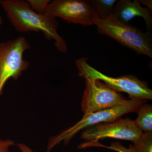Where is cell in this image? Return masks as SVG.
Here are the masks:
<instances>
[{
	"instance_id": "1",
	"label": "cell",
	"mask_w": 152,
	"mask_h": 152,
	"mask_svg": "<svg viewBox=\"0 0 152 152\" xmlns=\"http://www.w3.org/2000/svg\"><path fill=\"white\" fill-rule=\"evenodd\" d=\"M0 5L17 31L42 32L48 39L54 41L55 46L61 53H66V42L57 32L58 23L56 18L46 14L37 13L31 9L27 1L1 0Z\"/></svg>"
},
{
	"instance_id": "2",
	"label": "cell",
	"mask_w": 152,
	"mask_h": 152,
	"mask_svg": "<svg viewBox=\"0 0 152 152\" xmlns=\"http://www.w3.org/2000/svg\"><path fill=\"white\" fill-rule=\"evenodd\" d=\"M94 22L99 34L112 38L137 55L152 58L151 31L143 32L134 26L119 21L112 15L104 20L96 16Z\"/></svg>"
},
{
	"instance_id": "3",
	"label": "cell",
	"mask_w": 152,
	"mask_h": 152,
	"mask_svg": "<svg viewBox=\"0 0 152 152\" xmlns=\"http://www.w3.org/2000/svg\"><path fill=\"white\" fill-rule=\"evenodd\" d=\"M147 100L130 99L122 105L87 114L76 124L54 137L49 139L47 149L50 152L54 147L61 142L68 144L76 134L82 130L102 123L110 122L121 118L125 114L136 113Z\"/></svg>"
},
{
	"instance_id": "4",
	"label": "cell",
	"mask_w": 152,
	"mask_h": 152,
	"mask_svg": "<svg viewBox=\"0 0 152 152\" xmlns=\"http://www.w3.org/2000/svg\"><path fill=\"white\" fill-rule=\"evenodd\" d=\"M87 60L84 57L76 60V65L80 77L99 80L116 91L127 93L130 99H152V90L145 82L131 75L117 77H109L90 65Z\"/></svg>"
},
{
	"instance_id": "5",
	"label": "cell",
	"mask_w": 152,
	"mask_h": 152,
	"mask_svg": "<svg viewBox=\"0 0 152 152\" xmlns=\"http://www.w3.org/2000/svg\"><path fill=\"white\" fill-rule=\"evenodd\" d=\"M31 45L24 37L0 42V97L9 79L17 80L27 69L29 63L24 60V52Z\"/></svg>"
},
{
	"instance_id": "6",
	"label": "cell",
	"mask_w": 152,
	"mask_h": 152,
	"mask_svg": "<svg viewBox=\"0 0 152 152\" xmlns=\"http://www.w3.org/2000/svg\"><path fill=\"white\" fill-rule=\"evenodd\" d=\"M86 88L81 102L84 114L112 108L127 103L126 99L118 92L99 80L84 77Z\"/></svg>"
},
{
	"instance_id": "7",
	"label": "cell",
	"mask_w": 152,
	"mask_h": 152,
	"mask_svg": "<svg viewBox=\"0 0 152 152\" xmlns=\"http://www.w3.org/2000/svg\"><path fill=\"white\" fill-rule=\"evenodd\" d=\"M45 14L85 26L94 25L96 16L90 0H54L47 6Z\"/></svg>"
},
{
	"instance_id": "8",
	"label": "cell",
	"mask_w": 152,
	"mask_h": 152,
	"mask_svg": "<svg viewBox=\"0 0 152 152\" xmlns=\"http://www.w3.org/2000/svg\"><path fill=\"white\" fill-rule=\"evenodd\" d=\"M141 130L131 118L121 119L110 122L102 123L86 129L81 138L88 142L110 138L136 141L141 136Z\"/></svg>"
},
{
	"instance_id": "9",
	"label": "cell",
	"mask_w": 152,
	"mask_h": 152,
	"mask_svg": "<svg viewBox=\"0 0 152 152\" xmlns=\"http://www.w3.org/2000/svg\"><path fill=\"white\" fill-rule=\"evenodd\" d=\"M112 15L118 20L125 24L136 17H142L146 24L148 31L152 27V12L146 7H143L138 0H120L116 3Z\"/></svg>"
},
{
	"instance_id": "10",
	"label": "cell",
	"mask_w": 152,
	"mask_h": 152,
	"mask_svg": "<svg viewBox=\"0 0 152 152\" xmlns=\"http://www.w3.org/2000/svg\"><path fill=\"white\" fill-rule=\"evenodd\" d=\"M137 119L134 121L136 126L144 133L152 132V106L144 104L138 110Z\"/></svg>"
},
{
	"instance_id": "11",
	"label": "cell",
	"mask_w": 152,
	"mask_h": 152,
	"mask_svg": "<svg viewBox=\"0 0 152 152\" xmlns=\"http://www.w3.org/2000/svg\"><path fill=\"white\" fill-rule=\"evenodd\" d=\"M96 16L104 20L112 14L117 0H90Z\"/></svg>"
},
{
	"instance_id": "12",
	"label": "cell",
	"mask_w": 152,
	"mask_h": 152,
	"mask_svg": "<svg viewBox=\"0 0 152 152\" xmlns=\"http://www.w3.org/2000/svg\"><path fill=\"white\" fill-rule=\"evenodd\" d=\"M133 143L136 152H152V132L142 133L140 137Z\"/></svg>"
},
{
	"instance_id": "13",
	"label": "cell",
	"mask_w": 152,
	"mask_h": 152,
	"mask_svg": "<svg viewBox=\"0 0 152 152\" xmlns=\"http://www.w3.org/2000/svg\"><path fill=\"white\" fill-rule=\"evenodd\" d=\"M93 145L97 146H100L104 147V148H107L109 149L113 150L118 152H136L134 149L132 145H129V148H126L124 146H123L121 143L120 142H113L111 144L110 146H106L103 145L102 144L99 143H98L97 142H91L88 145Z\"/></svg>"
},
{
	"instance_id": "14",
	"label": "cell",
	"mask_w": 152,
	"mask_h": 152,
	"mask_svg": "<svg viewBox=\"0 0 152 152\" xmlns=\"http://www.w3.org/2000/svg\"><path fill=\"white\" fill-rule=\"evenodd\" d=\"M27 1L33 11L41 15L45 14L47 6L51 1L50 0H28Z\"/></svg>"
},
{
	"instance_id": "15",
	"label": "cell",
	"mask_w": 152,
	"mask_h": 152,
	"mask_svg": "<svg viewBox=\"0 0 152 152\" xmlns=\"http://www.w3.org/2000/svg\"><path fill=\"white\" fill-rule=\"evenodd\" d=\"M15 142L10 139L2 140L0 139V152H11L10 148L15 145Z\"/></svg>"
},
{
	"instance_id": "16",
	"label": "cell",
	"mask_w": 152,
	"mask_h": 152,
	"mask_svg": "<svg viewBox=\"0 0 152 152\" xmlns=\"http://www.w3.org/2000/svg\"><path fill=\"white\" fill-rule=\"evenodd\" d=\"M17 146L21 152H35L26 144L18 143L17 144Z\"/></svg>"
},
{
	"instance_id": "17",
	"label": "cell",
	"mask_w": 152,
	"mask_h": 152,
	"mask_svg": "<svg viewBox=\"0 0 152 152\" xmlns=\"http://www.w3.org/2000/svg\"><path fill=\"white\" fill-rule=\"evenodd\" d=\"M140 4L147 6V8L151 12L152 11V0H140Z\"/></svg>"
},
{
	"instance_id": "18",
	"label": "cell",
	"mask_w": 152,
	"mask_h": 152,
	"mask_svg": "<svg viewBox=\"0 0 152 152\" xmlns=\"http://www.w3.org/2000/svg\"><path fill=\"white\" fill-rule=\"evenodd\" d=\"M2 23V18H1V17L0 16V25H1V24Z\"/></svg>"
}]
</instances>
